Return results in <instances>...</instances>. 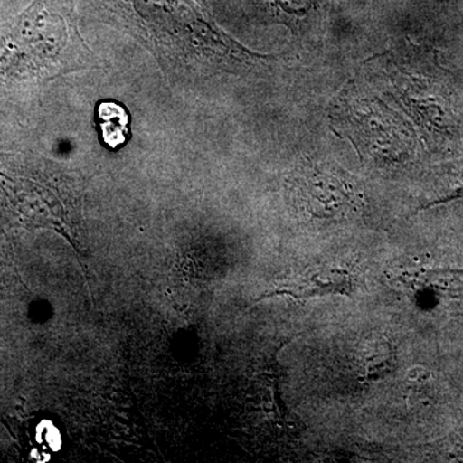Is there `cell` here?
Wrapping results in <instances>:
<instances>
[{
	"instance_id": "obj_1",
	"label": "cell",
	"mask_w": 463,
	"mask_h": 463,
	"mask_svg": "<svg viewBox=\"0 0 463 463\" xmlns=\"http://www.w3.org/2000/svg\"><path fill=\"white\" fill-rule=\"evenodd\" d=\"M96 61L79 33L72 0H35L7 36L0 74L43 80L90 69Z\"/></svg>"
},
{
	"instance_id": "obj_2",
	"label": "cell",
	"mask_w": 463,
	"mask_h": 463,
	"mask_svg": "<svg viewBox=\"0 0 463 463\" xmlns=\"http://www.w3.org/2000/svg\"><path fill=\"white\" fill-rule=\"evenodd\" d=\"M298 203L317 216L339 215L354 206L352 183L339 170L307 166L295 182Z\"/></svg>"
},
{
	"instance_id": "obj_3",
	"label": "cell",
	"mask_w": 463,
	"mask_h": 463,
	"mask_svg": "<svg viewBox=\"0 0 463 463\" xmlns=\"http://www.w3.org/2000/svg\"><path fill=\"white\" fill-rule=\"evenodd\" d=\"M354 288L352 274L339 268H317L288 279L279 288L259 298L288 297L295 300L325 298L330 295H350Z\"/></svg>"
},
{
	"instance_id": "obj_4",
	"label": "cell",
	"mask_w": 463,
	"mask_h": 463,
	"mask_svg": "<svg viewBox=\"0 0 463 463\" xmlns=\"http://www.w3.org/2000/svg\"><path fill=\"white\" fill-rule=\"evenodd\" d=\"M96 121L103 146L112 151L123 147L130 137V116L121 103L103 100L96 108Z\"/></svg>"
},
{
	"instance_id": "obj_5",
	"label": "cell",
	"mask_w": 463,
	"mask_h": 463,
	"mask_svg": "<svg viewBox=\"0 0 463 463\" xmlns=\"http://www.w3.org/2000/svg\"><path fill=\"white\" fill-rule=\"evenodd\" d=\"M456 199H463V183L462 184H459L458 187L455 188V190L450 192V194H446V196L440 197V199H438L437 201H432L429 207L437 205V203H448V201Z\"/></svg>"
}]
</instances>
